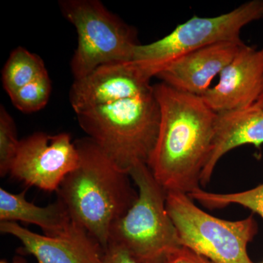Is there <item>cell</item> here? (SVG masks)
Returning a JSON list of instances; mask_svg holds the SVG:
<instances>
[{
  "instance_id": "cell-1",
  "label": "cell",
  "mask_w": 263,
  "mask_h": 263,
  "mask_svg": "<svg viewBox=\"0 0 263 263\" xmlns=\"http://www.w3.org/2000/svg\"><path fill=\"white\" fill-rule=\"evenodd\" d=\"M153 89L160 122L147 165L166 193L189 195L200 188L217 114L201 97L181 92L163 82L154 85Z\"/></svg>"
},
{
  "instance_id": "cell-2",
  "label": "cell",
  "mask_w": 263,
  "mask_h": 263,
  "mask_svg": "<svg viewBox=\"0 0 263 263\" xmlns=\"http://www.w3.org/2000/svg\"><path fill=\"white\" fill-rule=\"evenodd\" d=\"M79 162L57 190L71 220L84 228L105 251L112 227L134 205L138 190L129 172L121 169L93 140L75 141Z\"/></svg>"
},
{
  "instance_id": "cell-3",
  "label": "cell",
  "mask_w": 263,
  "mask_h": 263,
  "mask_svg": "<svg viewBox=\"0 0 263 263\" xmlns=\"http://www.w3.org/2000/svg\"><path fill=\"white\" fill-rule=\"evenodd\" d=\"M81 127L121 169L148 163L155 148L160 110L154 89L136 98L76 114Z\"/></svg>"
},
{
  "instance_id": "cell-4",
  "label": "cell",
  "mask_w": 263,
  "mask_h": 263,
  "mask_svg": "<svg viewBox=\"0 0 263 263\" xmlns=\"http://www.w3.org/2000/svg\"><path fill=\"white\" fill-rule=\"evenodd\" d=\"M129 174L138 197L112 227L108 245L122 247L139 263H164L182 247L166 208L167 193L146 164H136Z\"/></svg>"
},
{
  "instance_id": "cell-5",
  "label": "cell",
  "mask_w": 263,
  "mask_h": 263,
  "mask_svg": "<svg viewBox=\"0 0 263 263\" xmlns=\"http://www.w3.org/2000/svg\"><path fill=\"white\" fill-rule=\"evenodd\" d=\"M60 8L76 27L78 46L71 60L75 80L100 66L133 60L137 32L98 0H64Z\"/></svg>"
},
{
  "instance_id": "cell-6",
  "label": "cell",
  "mask_w": 263,
  "mask_h": 263,
  "mask_svg": "<svg viewBox=\"0 0 263 263\" xmlns=\"http://www.w3.org/2000/svg\"><path fill=\"white\" fill-rule=\"evenodd\" d=\"M166 208L182 247L214 263H253L247 253V246L258 231L253 216L238 221L219 219L180 193H167Z\"/></svg>"
},
{
  "instance_id": "cell-7",
  "label": "cell",
  "mask_w": 263,
  "mask_h": 263,
  "mask_svg": "<svg viewBox=\"0 0 263 263\" xmlns=\"http://www.w3.org/2000/svg\"><path fill=\"white\" fill-rule=\"evenodd\" d=\"M263 19V0H250L214 17L194 15L155 42L138 44L132 61L156 77L180 57L216 43L239 41L246 26Z\"/></svg>"
},
{
  "instance_id": "cell-8",
  "label": "cell",
  "mask_w": 263,
  "mask_h": 263,
  "mask_svg": "<svg viewBox=\"0 0 263 263\" xmlns=\"http://www.w3.org/2000/svg\"><path fill=\"white\" fill-rule=\"evenodd\" d=\"M79 162V152L70 134L35 133L20 141L9 174L27 186L57 193Z\"/></svg>"
},
{
  "instance_id": "cell-9",
  "label": "cell",
  "mask_w": 263,
  "mask_h": 263,
  "mask_svg": "<svg viewBox=\"0 0 263 263\" xmlns=\"http://www.w3.org/2000/svg\"><path fill=\"white\" fill-rule=\"evenodd\" d=\"M150 72L134 61L100 66L74 81L70 101L76 114L136 98L152 89Z\"/></svg>"
},
{
  "instance_id": "cell-10",
  "label": "cell",
  "mask_w": 263,
  "mask_h": 263,
  "mask_svg": "<svg viewBox=\"0 0 263 263\" xmlns=\"http://www.w3.org/2000/svg\"><path fill=\"white\" fill-rule=\"evenodd\" d=\"M0 231L20 240L22 251L34 257L37 263H101L103 258L100 243L73 221L56 236L33 233L13 221H1Z\"/></svg>"
},
{
  "instance_id": "cell-11",
  "label": "cell",
  "mask_w": 263,
  "mask_h": 263,
  "mask_svg": "<svg viewBox=\"0 0 263 263\" xmlns=\"http://www.w3.org/2000/svg\"><path fill=\"white\" fill-rule=\"evenodd\" d=\"M263 84V46L245 45L201 97L216 114L253 106Z\"/></svg>"
},
{
  "instance_id": "cell-12",
  "label": "cell",
  "mask_w": 263,
  "mask_h": 263,
  "mask_svg": "<svg viewBox=\"0 0 263 263\" xmlns=\"http://www.w3.org/2000/svg\"><path fill=\"white\" fill-rule=\"evenodd\" d=\"M245 45L239 40L197 50L171 62L156 77L173 89L202 97Z\"/></svg>"
},
{
  "instance_id": "cell-13",
  "label": "cell",
  "mask_w": 263,
  "mask_h": 263,
  "mask_svg": "<svg viewBox=\"0 0 263 263\" xmlns=\"http://www.w3.org/2000/svg\"><path fill=\"white\" fill-rule=\"evenodd\" d=\"M263 144V109L253 106L217 114L212 150L201 175L206 186L216 164L230 151L245 145Z\"/></svg>"
},
{
  "instance_id": "cell-14",
  "label": "cell",
  "mask_w": 263,
  "mask_h": 263,
  "mask_svg": "<svg viewBox=\"0 0 263 263\" xmlns=\"http://www.w3.org/2000/svg\"><path fill=\"white\" fill-rule=\"evenodd\" d=\"M26 193L13 194L0 188V221H22L39 227L44 235L61 234L72 223L65 205L60 200L41 207L26 199Z\"/></svg>"
},
{
  "instance_id": "cell-15",
  "label": "cell",
  "mask_w": 263,
  "mask_h": 263,
  "mask_svg": "<svg viewBox=\"0 0 263 263\" xmlns=\"http://www.w3.org/2000/svg\"><path fill=\"white\" fill-rule=\"evenodd\" d=\"M46 72L41 57L18 47L11 52L3 68V87L10 96Z\"/></svg>"
},
{
  "instance_id": "cell-16",
  "label": "cell",
  "mask_w": 263,
  "mask_h": 263,
  "mask_svg": "<svg viewBox=\"0 0 263 263\" xmlns=\"http://www.w3.org/2000/svg\"><path fill=\"white\" fill-rule=\"evenodd\" d=\"M189 196L211 209H222L237 204L252 211L263 219V183L251 190L239 193L219 194L197 189Z\"/></svg>"
},
{
  "instance_id": "cell-17",
  "label": "cell",
  "mask_w": 263,
  "mask_h": 263,
  "mask_svg": "<svg viewBox=\"0 0 263 263\" xmlns=\"http://www.w3.org/2000/svg\"><path fill=\"white\" fill-rule=\"evenodd\" d=\"M51 92L48 72L21 88L10 98L14 106L24 113L38 111L46 106Z\"/></svg>"
},
{
  "instance_id": "cell-18",
  "label": "cell",
  "mask_w": 263,
  "mask_h": 263,
  "mask_svg": "<svg viewBox=\"0 0 263 263\" xmlns=\"http://www.w3.org/2000/svg\"><path fill=\"white\" fill-rule=\"evenodd\" d=\"M20 141L17 137L14 120L4 106L0 108V176L9 174L18 152Z\"/></svg>"
},
{
  "instance_id": "cell-19",
  "label": "cell",
  "mask_w": 263,
  "mask_h": 263,
  "mask_svg": "<svg viewBox=\"0 0 263 263\" xmlns=\"http://www.w3.org/2000/svg\"><path fill=\"white\" fill-rule=\"evenodd\" d=\"M101 263H139L126 249L115 245H109L104 251Z\"/></svg>"
},
{
  "instance_id": "cell-20",
  "label": "cell",
  "mask_w": 263,
  "mask_h": 263,
  "mask_svg": "<svg viewBox=\"0 0 263 263\" xmlns=\"http://www.w3.org/2000/svg\"><path fill=\"white\" fill-rule=\"evenodd\" d=\"M164 263H214L200 254L181 247L166 259Z\"/></svg>"
},
{
  "instance_id": "cell-21",
  "label": "cell",
  "mask_w": 263,
  "mask_h": 263,
  "mask_svg": "<svg viewBox=\"0 0 263 263\" xmlns=\"http://www.w3.org/2000/svg\"><path fill=\"white\" fill-rule=\"evenodd\" d=\"M254 105V106L258 107L259 108L263 109V84L259 98L257 99V102H256Z\"/></svg>"
},
{
  "instance_id": "cell-22",
  "label": "cell",
  "mask_w": 263,
  "mask_h": 263,
  "mask_svg": "<svg viewBox=\"0 0 263 263\" xmlns=\"http://www.w3.org/2000/svg\"><path fill=\"white\" fill-rule=\"evenodd\" d=\"M0 263H22V262H8V261H6V260H5V259H2L1 261H0Z\"/></svg>"
},
{
  "instance_id": "cell-23",
  "label": "cell",
  "mask_w": 263,
  "mask_h": 263,
  "mask_svg": "<svg viewBox=\"0 0 263 263\" xmlns=\"http://www.w3.org/2000/svg\"><path fill=\"white\" fill-rule=\"evenodd\" d=\"M263 263V262H262Z\"/></svg>"
}]
</instances>
